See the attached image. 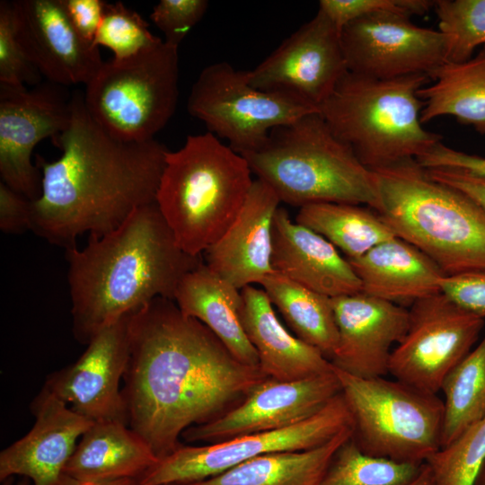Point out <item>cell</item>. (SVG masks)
Segmentation results:
<instances>
[{
    "mask_svg": "<svg viewBox=\"0 0 485 485\" xmlns=\"http://www.w3.org/2000/svg\"><path fill=\"white\" fill-rule=\"evenodd\" d=\"M129 330L122 387L128 426L159 459L181 445L185 430L215 419L267 378L172 299L155 298L133 313Z\"/></svg>",
    "mask_w": 485,
    "mask_h": 485,
    "instance_id": "obj_1",
    "label": "cell"
},
{
    "mask_svg": "<svg viewBox=\"0 0 485 485\" xmlns=\"http://www.w3.org/2000/svg\"><path fill=\"white\" fill-rule=\"evenodd\" d=\"M71 118L53 144L61 156L36 155L41 191L32 201L31 231L66 249L85 234L102 235L135 210L155 202L169 151L155 139L127 142L108 134L90 115L84 93L71 98Z\"/></svg>",
    "mask_w": 485,
    "mask_h": 485,
    "instance_id": "obj_2",
    "label": "cell"
},
{
    "mask_svg": "<svg viewBox=\"0 0 485 485\" xmlns=\"http://www.w3.org/2000/svg\"><path fill=\"white\" fill-rule=\"evenodd\" d=\"M73 333L81 344L155 298L173 300L181 278L203 262L182 251L156 203L119 227L66 249Z\"/></svg>",
    "mask_w": 485,
    "mask_h": 485,
    "instance_id": "obj_3",
    "label": "cell"
},
{
    "mask_svg": "<svg viewBox=\"0 0 485 485\" xmlns=\"http://www.w3.org/2000/svg\"><path fill=\"white\" fill-rule=\"evenodd\" d=\"M378 213L395 235L429 257L445 276L485 269V209L428 175L410 158L372 170Z\"/></svg>",
    "mask_w": 485,
    "mask_h": 485,
    "instance_id": "obj_4",
    "label": "cell"
},
{
    "mask_svg": "<svg viewBox=\"0 0 485 485\" xmlns=\"http://www.w3.org/2000/svg\"><path fill=\"white\" fill-rule=\"evenodd\" d=\"M244 156L211 132L168 151L155 203L180 248L201 256L235 220L252 185Z\"/></svg>",
    "mask_w": 485,
    "mask_h": 485,
    "instance_id": "obj_5",
    "label": "cell"
},
{
    "mask_svg": "<svg viewBox=\"0 0 485 485\" xmlns=\"http://www.w3.org/2000/svg\"><path fill=\"white\" fill-rule=\"evenodd\" d=\"M242 155L281 202L299 208L346 203L380 210L374 172L334 135L319 112L274 128L262 148Z\"/></svg>",
    "mask_w": 485,
    "mask_h": 485,
    "instance_id": "obj_6",
    "label": "cell"
},
{
    "mask_svg": "<svg viewBox=\"0 0 485 485\" xmlns=\"http://www.w3.org/2000/svg\"><path fill=\"white\" fill-rule=\"evenodd\" d=\"M428 80L425 74L377 79L348 72L319 113L371 170L417 159L442 138L420 121L423 101L418 91Z\"/></svg>",
    "mask_w": 485,
    "mask_h": 485,
    "instance_id": "obj_7",
    "label": "cell"
},
{
    "mask_svg": "<svg viewBox=\"0 0 485 485\" xmlns=\"http://www.w3.org/2000/svg\"><path fill=\"white\" fill-rule=\"evenodd\" d=\"M334 371L352 418V438L361 451L421 465L439 450L444 404L437 394L396 379Z\"/></svg>",
    "mask_w": 485,
    "mask_h": 485,
    "instance_id": "obj_8",
    "label": "cell"
},
{
    "mask_svg": "<svg viewBox=\"0 0 485 485\" xmlns=\"http://www.w3.org/2000/svg\"><path fill=\"white\" fill-rule=\"evenodd\" d=\"M178 99V48L164 41L128 58L104 61L84 93L93 119L127 142L154 139L174 114Z\"/></svg>",
    "mask_w": 485,
    "mask_h": 485,
    "instance_id": "obj_9",
    "label": "cell"
},
{
    "mask_svg": "<svg viewBox=\"0 0 485 485\" xmlns=\"http://www.w3.org/2000/svg\"><path fill=\"white\" fill-rule=\"evenodd\" d=\"M188 111L240 154L262 148L270 132L318 109L300 98L252 86L247 71L227 62L206 66L193 84Z\"/></svg>",
    "mask_w": 485,
    "mask_h": 485,
    "instance_id": "obj_10",
    "label": "cell"
},
{
    "mask_svg": "<svg viewBox=\"0 0 485 485\" xmlns=\"http://www.w3.org/2000/svg\"><path fill=\"white\" fill-rule=\"evenodd\" d=\"M349 427L352 418L340 392L316 414L283 429L200 445L181 444L139 477L136 485H190L266 454L322 445Z\"/></svg>",
    "mask_w": 485,
    "mask_h": 485,
    "instance_id": "obj_11",
    "label": "cell"
},
{
    "mask_svg": "<svg viewBox=\"0 0 485 485\" xmlns=\"http://www.w3.org/2000/svg\"><path fill=\"white\" fill-rule=\"evenodd\" d=\"M484 326L440 292L415 301L409 326L392 349L389 374L425 392L437 394L446 375L472 350Z\"/></svg>",
    "mask_w": 485,
    "mask_h": 485,
    "instance_id": "obj_12",
    "label": "cell"
},
{
    "mask_svg": "<svg viewBox=\"0 0 485 485\" xmlns=\"http://www.w3.org/2000/svg\"><path fill=\"white\" fill-rule=\"evenodd\" d=\"M66 86L48 81L28 89L0 83L1 181L31 201L41 191V172L31 162L35 146L55 140L70 121Z\"/></svg>",
    "mask_w": 485,
    "mask_h": 485,
    "instance_id": "obj_13",
    "label": "cell"
},
{
    "mask_svg": "<svg viewBox=\"0 0 485 485\" xmlns=\"http://www.w3.org/2000/svg\"><path fill=\"white\" fill-rule=\"evenodd\" d=\"M348 72L377 79L428 75L447 61V37L391 12L352 21L340 31Z\"/></svg>",
    "mask_w": 485,
    "mask_h": 485,
    "instance_id": "obj_14",
    "label": "cell"
},
{
    "mask_svg": "<svg viewBox=\"0 0 485 485\" xmlns=\"http://www.w3.org/2000/svg\"><path fill=\"white\" fill-rule=\"evenodd\" d=\"M348 72L340 31L318 9L247 75L255 88L288 93L318 109Z\"/></svg>",
    "mask_w": 485,
    "mask_h": 485,
    "instance_id": "obj_15",
    "label": "cell"
},
{
    "mask_svg": "<svg viewBox=\"0 0 485 485\" xmlns=\"http://www.w3.org/2000/svg\"><path fill=\"white\" fill-rule=\"evenodd\" d=\"M341 392L334 371L303 379L267 377L243 401L221 416L185 430L187 442L217 443L238 436L283 429L320 411Z\"/></svg>",
    "mask_w": 485,
    "mask_h": 485,
    "instance_id": "obj_16",
    "label": "cell"
},
{
    "mask_svg": "<svg viewBox=\"0 0 485 485\" xmlns=\"http://www.w3.org/2000/svg\"><path fill=\"white\" fill-rule=\"evenodd\" d=\"M132 313L100 331L75 363L45 381L43 387L92 422L128 425L120 382L129 360Z\"/></svg>",
    "mask_w": 485,
    "mask_h": 485,
    "instance_id": "obj_17",
    "label": "cell"
},
{
    "mask_svg": "<svg viewBox=\"0 0 485 485\" xmlns=\"http://www.w3.org/2000/svg\"><path fill=\"white\" fill-rule=\"evenodd\" d=\"M16 35L47 81L86 85L103 64L99 47L72 25L61 0L12 1Z\"/></svg>",
    "mask_w": 485,
    "mask_h": 485,
    "instance_id": "obj_18",
    "label": "cell"
},
{
    "mask_svg": "<svg viewBox=\"0 0 485 485\" xmlns=\"http://www.w3.org/2000/svg\"><path fill=\"white\" fill-rule=\"evenodd\" d=\"M331 302L339 331L332 366L357 377H384L389 374L392 346L408 330L409 310L362 292Z\"/></svg>",
    "mask_w": 485,
    "mask_h": 485,
    "instance_id": "obj_19",
    "label": "cell"
},
{
    "mask_svg": "<svg viewBox=\"0 0 485 485\" xmlns=\"http://www.w3.org/2000/svg\"><path fill=\"white\" fill-rule=\"evenodd\" d=\"M31 429L0 453V481L22 475L33 485H56L84 433L93 422L45 387L31 405Z\"/></svg>",
    "mask_w": 485,
    "mask_h": 485,
    "instance_id": "obj_20",
    "label": "cell"
},
{
    "mask_svg": "<svg viewBox=\"0 0 485 485\" xmlns=\"http://www.w3.org/2000/svg\"><path fill=\"white\" fill-rule=\"evenodd\" d=\"M280 202L269 185L253 181L235 220L203 252L206 266L240 290L274 273L273 222Z\"/></svg>",
    "mask_w": 485,
    "mask_h": 485,
    "instance_id": "obj_21",
    "label": "cell"
},
{
    "mask_svg": "<svg viewBox=\"0 0 485 485\" xmlns=\"http://www.w3.org/2000/svg\"><path fill=\"white\" fill-rule=\"evenodd\" d=\"M274 273L331 298L361 293L353 268L337 248L313 230L293 222L278 207L273 222Z\"/></svg>",
    "mask_w": 485,
    "mask_h": 485,
    "instance_id": "obj_22",
    "label": "cell"
},
{
    "mask_svg": "<svg viewBox=\"0 0 485 485\" xmlns=\"http://www.w3.org/2000/svg\"><path fill=\"white\" fill-rule=\"evenodd\" d=\"M241 320L257 351L259 366L269 378L292 381L333 369L331 362L316 348L292 335L278 318L263 289H241Z\"/></svg>",
    "mask_w": 485,
    "mask_h": 485,
    "instance_id": "obj_23",
    "label": "cell"
},
{
    "mask_svg": "<svg viewBox=\"0 0 485 485\" xmlns=\"http://www.w3.org/2000/svg\"><path fill=\"white\" fill-rule=\"evenodd\" d=\"M362 293L394 304H410L441 292L445 275L425 253L397 236L356 259H347Z\"/></svg>",
    "mask_w": 485,
    "mask_h": 485,
    "instance_id": "obj_24",
    "label": "cell"
},
{
    "mask_svg": "<svg viewBox=\"0 0 485 485\" xmlns=\"http://www.w3.org/2000/svg\"><path fill=\"white\" fill-rule=\"evenodd\" d=\"M173 301L184 315L207 327L235 358L260 367L257 351L241 320V290L210 270L204 261L181 278Z\"/></svg>",
    "mask_w": 485,
    "mask_h": 485,
    "instance_id": "obj_25",
    "label": "cell"
},
{
    "mask_svg": "<svg viewBox=\"0 0 485 485\" xmlns=\"http://www.w3.org/2000/svg\"><path fill=\"white\" fill-rule=\"evenodd\" d=\"M158 460L147 441L128 424L93 422L79 439L64 474L86 482L137 481Z\"/></svg>",
    "mask_w": 485,
    "mask_h": 485,
    "instance_id": "obj_26",
    "label": "cell"
},
{
    "mask_svg": "<svg viewBox=\"0 0 485 485\" xmlns=\"http://www.w3.org/2000/svg\"><path fill=\"white\" fill-rule=\"evenodd\" d=\"M427 75L434 83L418 91L421 123L451 115L485 135V47L466 61H445Z\"/></svg>",
    "mask_w": 485,
    "mask_h": 485,
    "instance_id": "obj_27",
    "label": "cell"
},
{
    "mask_svg": "<svg viewBox=\"0 0 485 485\" xmlns=\"http://www.w3.org/2000/svg\"><path fill=\"white\" fill-rule=\"evenodd\" d=\"M352 434L349 427L322 445L266 454L190 485H319L333 455Z\"/></svg>",
    "mask_w": 485,
    "mask_h": 485,
    "instance_id": "obj_28",
    "label": "cell"
},
{
    "mask_svg": "<svg viewBox=\"0 0 485 485\" xmlns=\"http://www.w3.org/2000/svg\"><path fill=\"white\" fill-rule=\"evenodd\" d=\"M295 221L324 237L348 260L396 236L376 210L362 205L309 204L299 208Z\"/></svg>",
    "mask_w": 485,
    "mask_h": 485,
    "instance_id": "obj_29",
    "label": "cell"
},
{
    "mask_svg": "<svg viewBox=\"0 0 485 485\" xmlns=\"http://www.w3.org/2000/svg\"><path fill=\"white\" fill-rule=\"evenodd\" d=\"M260 285L295 336L331 361L339 342L331 298L277 273L266 277Z\"/></svg>",
    "mask_w": 485,
    "mask_h": 485,
    "instance_id": "obj_30",
    "label": "cell"
},
{
    "mask_svg": "<svg viewBox=\"0 0 485 485\" xmlns=\"http://www.w3.org/2000/svg\"><path fill=\"white\" fill-rule=\"evenodd\" d=\"M441 446L485 419V335L445 377Z\"/></svg>",
    "mask_w": 485,
    "mask_h": 485,
    "instance_id": "obj_31",
    "label": "cell"
},
{
    "mask_svg": "<svg viewBox=\"0 0 485 485\" xmlns=\"http://www.w3.org/2000/svg\"><path fill=\"white\" fill-rule=\"evenodd\" d=\"M423 464L367 454L351 436L337 450L319 485H408Z\"/></svg>",
    "mask_w": 485,
    "mask_h": 485,
    "instance_id": "obj_32",
    "label": "cell"
},
{
    "mask_svg": "<svg viewBox=\"0 0 485 485\" xmlns=\"http://www.w3.org/2000/svg\"><path fill=\"white\" fill-rule=\"evenodd\" d=\"M485 463V419L471 426L428 461L433 485H474Z\"/></svg>",
    "mask_w": 485,
    "mask_h": 485,
    "instance_id": "obj_33",
    "label": "cell"
},
{
    "mask_svg": "<svg viewBox=\"0 0 485 485\" xmlns=\"http://www.w3.org/2000/svg\"><path fill=\"white\" fill-rule=\"evenodd\" d=\"M439 31L447 37V61L463 62L485 47V0H437Z\"/></svg>",
    "mask_w": 485,
    "mask_h": 485,
    "instance_id": "obj_34",
    "label": "cell"
},
{
    "mask_svg": "<svg viewBox=\"0 0 485 485\" xmlns=\"http://www.w3.org/2000/svg\"><path fill=\"white\" fill-rule=\"evenodd\" d=\"M163 41L151 32L149 24L138 13L120 1L106 3L102 21L94 39L95 46H103L112 51L114 58L123 59Z\"/></svg>",
    "mask_w": 485,
    "mask_h": 485,
    "instance_id": "obj_35",
    "label": "cell"
},
{
    "mask_svg": "<svg viewBox=\"0 0 485 485\" xmlns=\"http://www.w3.org/2000/svg\"><path fill=\"white\" fill-rule=\"evenodd\" d=\"M42 75L31 61L15 31L12 1L0 2V83L36 86Z\"/></svg>",
    "mask_w": 485,
    "mask_h": 485,
    "instance_id": "obj_36",
    "label": "cell"
},
{
    "mask_svg": "<svg viewBox=\"0 0 485 485\" xmlns=\"http://www.w3.org/2000/svg\"><path fill=\"white\" fill-rule=\"evenodd\" d=\"M434 4L428 0H321L319 10L341 31L348 23L368 14L391 12L411 17L427 13Z\"/></svg>",
    "mask_w": 485,
    "mask_h": 485,
    "instance_id": "obj_37",
    "label": "cell"
},
{
    "mask_svg": "<svg viewBox=\"0 0 485 485\" xmlns=\"http://www.w3.org/2000/svg\"><path fill=\"white\" fill-rule=\"evenodd\" d=\"M207 7V0H161L154 6L150 19L163 33V41L179 48Z\"/></svg>",
    "mask_w": 485,
    "mask_h": 485,
    "instance_id": "obj_38",
    "label": "cell"
},
{
    "mask_svg": "<svg viewBox=\"0 0 485 485\" xmlns=\"http://www.w3.org/2000/svg\"><path fill=\"white\" fill-rule=\"evenodd\" d=\"M441 292L463 310L485 317V269L445 276Z\"/></svg>",
    "mask_w": 485,
    "mask_h": 485,
    "instance_id": "obj_39",
    "label": "cell"
},
{
    "mask_svg": "<svg viewBox=\"0 0 485 485\" xmlns=\"http://www.w3.org/2000/svg\"><path fill=\"white\" fill-rule=\"evenodd\" d=\"M32 201L0 182V229L5 234L31 230Z\"/></svg>",
    "mask_w": 485,
    "mask_h": 485,
    "instance_id": "obj_40",
    "label": "cell"
},
{
    "mask_svg": "<svg viewBox=\"0 0 485 485\" xmlns=\"http://www.w3.org/2000/svg\"><path fill=\"white\" fill-rule=\"evenodd\" d=\"M61 1L72 25L79 35L85 41L94 45V39L101 23L107 2L102 0Z\"/></svg>",
    "mask_w": 485,
    "mask_h": 485,
    "instance_id": "obj_41",
    "label": "cell"
},
{
    "mask_svg": "<svg viewBox=\"0 0 485 485\" xmlns=\"http://www.w3.org/2000/svg\"><path fill=\"white\" fill-rule=\"evenodd\" d=\"M426 170L430 178L463 192L485 209V178L455 169Z\"/></svg>",
    "mask_w": 485,
    "mask_h": 485,
    "instance_id": "obj_42",
    "label": "cell"
},
{
    "mask_svg": "<svg viewBox=\"0 0 485 485\" xmlns=\"http://www.w3.org/2000/svg\"><path fill=\"white\" fill-rule=\"evenodd\" d=\"M436 161L442 168L461 170L485 178L484 157L444 146L439 150Z\"/></svg>",
    "mask_w": 485,
    "mask_h": 485,
    "instance_id": "obj_43",
    "label": "cell"
},
{
    "mask_svg": "<svg viewBox=\"0 0 485 485\" xmlns=\"http://www.w3.org/2000/svg\"><path fill=\"white\" fill-rule=\"evenodd\" d=\"M56 485H136V480L124 479L109 482H86L63 474Z\"/></svg>",
    "mask_w": 485,
    "mask_h": 485,
    "instance_id": "obj_44",
    "label": "cell"
},
{
    "mask_svg": "<svg viewBox=\"0 0 485 485\" xmlns=\"http://www.w3.org/2000/svg\"><path fill=\"white\" fill-rule=\"evenodd\" d=\"M408 485H433V479L428 465L425 463L418 476Z\"/></svg>",
    "mask_w": 485,
    "mask_h": 485,
    "instance_id": "obj_45",
    "label": "cell"
},
{
    "mask_svg": "<svg viewBox=\"0 0 485 485\" xmlns=\"http://www.w3.org/2000/svg\"><path fill=\"white\" fill-rule=\"evenodd\" d=\"M474 485H485V463H483L476 478Z\"/></svg>",
    "mask_w": 485,
    "mask_h": 485,
    "instance_id": "obj_46",
    "label": "cell"
},
{
    "mask_svg": "<svg viewBox=\"0 0 485 485\" xmlns=\"http://www.w3.org/2000/svg\"><path fill=\"white\" fill-rule=\"evenodd\" d=\"M16 485H29V479L25 478L22 481H21L20 482H18Z\"/></svg>",
    "mask_w": 485,
    "mask_h": 485,
    "instance_id": "obj_47",
    "label": "cell"
}]
</instances>
